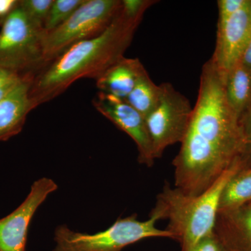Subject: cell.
<instances>
[{"mask_svg":"<svg viewBox=\"0 0 251 251\" xmlns=\"http://www.w3.org/2000/svg\"><path fill=\"white\" fill-rule=\"evenodd\" d=\"M58 186L52 179L42 177L31 185L30 191L18 207L0 219V251H26L28 231L34 214Z\"/></svg>","mask_w":251,"mask_h":251,"instance_id":"9","label":"cell"},{"mask_svg":"<svg viewBox=\"0 0 251 251\" xmlns=\"http://www.w3.org/2000/svg\"><path fill=\"white\" fill-rule=\"evenodd\" d=\"M240 62L251 72V36Z\"/></svg>","mask_w":251,"mask_h":251,"instance_id":"23","label":"cell"},{"mask_svg":"<svg viewBox=\"0 0 251 251\" xmlns=\"http://www.w3.org/2000/svg\"><path fill=\"white\" fill-rule=\"evenodd\" d=\"M161 87L159 103L145 118L156 159L168 147L181 143L193 109L188 99L171 83L164 82Z\"/></svg>","mask_w":251,"mask_h":251,"instance_id":"7","label":"cell"},{"mask_svg":"<svg viewBox=\"0 0 251 251\" xmlns=\"http://www.w3.org/2000/svg\"><path fill=\"white\" fill-rule=\"evenodd\" d=\"M248 0H219L217 1L219 10L218 21H225L242 9Z\"/></svg>","mask_w":251,"mask_h":251,"instance_id":"18","label":"cell"},{"mask_svg":"<svg viewBox=\"0 0 251 251\" xmlns=\"http://www.w3.org/2000/svg\"><path fill=\"white\" fill-rule=\"evenodd\" d=\"M85 1V0H53L44 25V31L48 32L58 27L69 19Z\"/></svg>","mask_w":251,"mask_h":251,"instance_id":"16","label":"cell"},{"mask_svg":"<svg viewBox=\"0 0 251 251\" xmlns=\"http://www.w3.org/2000/svg\"><path fill=\"white\" fill-rule=\"evenodd\" d=\"M44 29L31 22L19 5L1 25L0 67L25 74L44 62Z\"/></svg>","mask_w":251,"mask_h":251,"instance_id":"6","label":"cell"},{"mask_svg":"<svg viewBox=\"0 0 251 251\" xmlns=\"http://www.w3.org/2000/svg\"><path fill=\"white\" fill-rule=\"evenodd\" d=\"M145 69L139 59L123 57L97 79V87L103 93L126 99Z\"/></svg>","mask_w":251,"mask_h":251,"instance_id":"12","label":"cell"},{"mask_svg":"<svg viewBox=\"0 0 251 251\" xmlns=\"http://www.w3.org/2000/svg\"><path fill=\"white\" fill-rule=\"evenodd\" d=\"M153 217L139 221L135 214L117 219L108 229L94 234L72 230L66 226L56 227L53 251H122L125 247L149 238H171L167 229H158Z\"/></svg>","mask_w":251,"mask_h":251,"instance_id":"4","label":"cell"},{"mask_svg":"<svg viewBox=\"0 0 251 251\" xmlns=\"http://www.w3.org/2000/svg\"><path fill=\"white\" fill-rule=\"evenodd\" d=\"M241 126L248 143L251 144V104L240 117Z\"/></svg>","mask_w":251,"mask_h":251,"instance_id":"22","label":"cell"},{"mask_svg":"<svg viewBox=\"0 0 251 251\" xmlns=\"http://www.w3.org/2000/svg\"><path fill=\"white\" fill-rule=\"evenodd\" d=\"M251 148L226 99L224 81L209 59L202 68L187 132L173 161L175 187L201 194Z\"/></svg>","mask_w":251,"mask_h":251,"instance_id":"1","label":"cell"},{"mask_svg":"<svg viewBox=\"0 0 251 251\" xmlns=\"http://www.w3.org/2000/svg\"><path fill=\"white\" fill-rule=\"evenodd\" d=\"M33 76L25 74L4 99L0 100V141H6L21 133L28 113L34 109L30 97Z\"/></svg>","mask_w":251,"mask_h":251,"instance_id":"11","label":"cell"},{"mask_svg":"<svg viewBox=\"0 0 251 251\" xmlns=\"http://www.w3.org/2000/svg\"><path fill=\"white\" fill-rule=\"evenodd\" d=\"M243 157L201 194H187L166 184L157 196L150 217L158 221L168 220L166 229L179 242L181 251H191L198 242L214 232L221 196L229 180L243 168Z\"/></svg>","mask_w":251,"mask_h":251,"instance_id":"3","label":"cell"},{"mask_svg":"<svg viewBox=\"0 0 251 251\" xmlns=\"http://www.w3.org/2000/svg\"><path fill=\"white\" fill-rule=\"evenodd\" d=\"M161 96V85L155 84L145 69L125 100L146 118L159 103Z\"/></svg>","mask_w":251,"mask_h":251,"instance_id":"14","label":"cell"},{"mask_svg":"<svg viewBox=\"0 0 251 251\" xmlns=\"http://www.w3.org/2000/svg\"><path fill=\"white\" fill-rule=\"evenodd\" d=\"M143 16L127 14L122 8L101 34L66 50L46 70L34 77L30 97L34 108L55 98L74 82L85 77L97 80L123 58Z\"/></svg>","mask_w":251,"mask_h":251,"instance_id":"2","label":"cell"},{"mask_svg":"<svg viewBox=\"0 0 251 251\" xmlns=\"http://www.w3.org/2000/svg\"><path fill=\"white\" fill-rule=\"evenodd\" d=\"M25 74H20L9 69L0 67V88L11 82L20 80Z\"/></svg>","mask_w":251,"mask_h":251,"instance_id":"21","label":"cell"},{"mask_svg":"<svg viewBox=\"0 0 251 251\" xmlns=\"http://www.w3.org/2000/svg\"><path fill=\"white\" fill-rule=\"evenodd\" d=\"M122 7L120 0H85L63 24L44 31V62L54 60L70 46L101 34L111 24Z\"/></svg>","mask_w":251,"mask_h":251,"instance_id":"5","label":"cell"},{"mask_svg":"<svg viewBox=\"0 0 251 251\" xmlns=\"http://www.w3.org/2000/svg\"><path fill=\"white\" fill-rule=\"evenodd\" d=\"M52 2L53 0H22L19 5L31 22L44 29Z\"/></svg>","mask_w":251,"mask_h":251,"instance_id":"17","label":"cell"},{"mask_svg":"<svg viewBox=\"0 0 251 251\" xmlns=\"http://www.w3.org/2000/svg\"><path fill=\"white\" fill-rule=\"evenodd\" d=\"M251 202V166L242 168L225 188L219 211L235 209Z\"/></svg>","mask_w":251,"mask_h":251,"instance_id":"15","label":"cell"},{"mask_svg":"<svg viewBox=\"0 0 251 251\" xmlns=\"http://www.w3.org/2000/svg\"><path fill=\"white\" fill-rule=\"evenodd\" d=\"M224 87L229 106L240 120L251 104V71L239 62L226 77Z\"/></svg>","mask_w":251,"mask_h":251,"instance_id":"13","label":"cell"},{"mask_svg":"<svg viewBox=\"0 0 251 251\" xmlns=\"http://www.w3.org/2000/svg\"><path fill=\"white\" fill-rule=\"evenodd\" d=\"M94 106L136 144L138 161L151 167L156 158L145 117L125 99L99 92L94 99Z\"/></svg>","mask_w":251,"mask_h":251,"instance_id":"10","label":"cell"},{"mask_svg":"<svg viewBox=\"0 0 251 251\" xmlns=\"http://www.w3.org/2000/svg\"><path fill=\"white\" fill-rule=\"evenodd\" d=\"M251 36V0L225 21H218L215 49L209 59L223 81L241 62Z\"/></svg>","mask_w":251,"mask_h":251,"instance_id":"8","label":"cell"},{"mask_svg":"<svg viewBox=\"0 0 251 251\" xmlns=\"http://www.w3.org/2000/svg\"><path fill=\"white\" fill-rule=\"evenodd\" d=\"M18 0H0V25L19 6Z\"/></svg>","mask_w":251,"mask_h":251,"instance_id":"20","label":"cell"},{"mask_svg":"<svg viewBox=\"0 0 251 251\" xmlns=\"http://www.w3.org/2000/svg\"><path fill=\"white\" fill-rule=\"evenodd\" d=\"M190 251H225L214 232L198 242Z\"/></svg>","mask_w":251,"mask_h":251,"instance_id":"19","label":"cell"}]
</instances>
